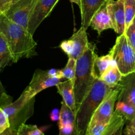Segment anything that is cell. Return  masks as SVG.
I'll return each instance as SVG.
<instances>
[{"instance_id": "4", "label": "cell", "mask_w": 135, "mask_h": 135, "mask_svg": "<svg viewBox=\"0 0 135 135\" xmlns=\"http://www.w3.org/2000/svg\"><path fill=\"white\" fill-rule=\"evenodd\" d=\"M111 89L100 79H95L90 90L75 112V134H86L94 112Z\"/></svg>"}, {"instance_id": "21", "label": "cell", "mask_w": 135, "mask_h": 135, "mask_svg": "<svg viewBox=\"0 0 135 135\" xmlns=\"http://www.w3.org/2000/svg\"><path fill=\"white\" fill-rule=\"evenodd\" d=\"M11 61H12V58L10 50L5 38L2 33L0 32V67L3 68Z\"/></svg>"}, {"instance_id": "30", "label": "cell", "mask_w": 135, "mask_h": 135, "mask_svg": "<svg viewBox=\"0 0 135 135\" xmlns=\"http://www.w3.org/2000/svg\"><path fill=\"white\" fill-rule=\"evenodd\" d=\"M48 73L50 76H52L54 78H58V79H64L63 76V73H62V70L59 69H50L47 71Z\"/></svg>"}, {"instance_id": "33", "label": "cell", "mask_w": 135, "mask_h": 135, "mask_svg": "<svg viewBox=\"0 0 135 135\" xmlns=\"http://www.w3.org/2000/svg\"><path fill=\"white\" fill-rule=\"evenodd\" d=\"M70 1H71V3H74L77 4V5H78V6L80 7L81 1H82V0H70Z\"/></svg>"}, {"instance_id": "13", "label": "cell", "mask_w": 135, "mask_h": 135, "mask_svg": "<svg viewBox=\"0 0 135 135\" xmlns=\"http://www.w3.org/2000/svg\"><path fill=\"white\" fill-rule=\"evenodd\" d=\"M90 26L99 34L107 29L113 30L112 21L107 10V0L93 15L90 22Z\"/></svg>"}, {"instance_id": "6", "label": "cell", "mask_w": 135, "mask_h": 135, "mask_svg": "<svg viewBox=\"0 0 135 135\" xmlns=\"http://www.w3.org/2000/svg\"><path fill=\"white\" fill-rule=\"evenodd\" d=\"M89 43L86 30L81 26L79 30L74 33L71 38L63 41L59 47L67 54L68 57L78 59L86 52Z\"/></svg>"}, {"instance_id": "27", "label": "cell", "mask_w": 135, "mask_h": 135, "mask_svg": "<svg viewBox=\"0 0 135 135\" xmlns=\"http://www.w3.org/2000/svg\"><path fill=\"white\" fill-rule=\"evenodd\" d=\"M59 134L60 135H70L75 134V128L72 125H67L59 127Z\"/></svg>"}, {"instance_id": "10", "label": "cell", "mask_w": 135, "mask_h": 135, "mask_svg": "<svg viewBox=\"0 0 135 135\" xmlns=\"http://www.w3.org/2000/svg\"><path fill=\"white\" fill-rule=\"evenodd\" d=\"M59 0H37L29 22L28 30L33 35L41 22L48 16Z\"/></svg>"}, {"instance_id": "3", "label": "cell", "mask_w": 135, "mask_h": 135, "mask_svg": "<svg viewBox=\"0 0 135 135\" xmlns=\"http://www.w3.org/2000/svg\"><path fill=\"white\" fill-rule=\"evenodd\" d=\"M95 48V45L89 43L86 52L76 59L74 81L75 112L97 79L93 69L94 59L96 56Z\"/></svg>"}, {"instance_id": "17", "label": "cell", "mask_w": 135, "mask_h": 135, "mask_svg": "<svg viewBox=\"0 0 135 135\" xmlns=\"http://www.w3.org/2000/svg\"><path fill=\"white\" fill-rule=\"evenodd\" d=\"M122 74L115 63H112L99 79L111 88H115L121 79Z\"/></svg>"}, {"instance_id": "31", "label": "cell", "mask_w": 135, "mask_h": 135, "mask_svg": "<svg viewBox=\"0 0 135 135\" xmlns=\"http://www.w3.org/2000/svg\"><path fill=\"white\" fill-rule=\"evenodd\" d=\"M50 119L53 121H59L60 118V111H58L57 109H54L52 112L50 113Z\"/></svg>"}, {"instance_id": "1", "label": "cell", "mask_w": 135, "mask_h": 135, "mask_svg": "<svg viewBox=\"0 0 135 135\" xmlns=\"http://www.w3.org/2000/svg\"><path fill=\"white\" fill-rule=\"evenodd\" d=\"M0 32L5 38L13 63H17L22 57L29 58L37 55V44L33 35L4 14L0 15Z\"/></svg>"}, {"instance_id": "23", "label": "cell", "mask_w": 135, "mask_h": 135, "mask_svg": "<svg viewBox=\"0 0 135 135\" xmlns=\"http://www.w3.org/2000/svg\"><path fill=\"white\" fill-rule=\"evenodd\" d=\"M75 65L76 59L71 57H68V61L64 68L62 69V73L64 79L66 80H74L75 76Z\"/></svg>"}, {"instance_id": "11", "label": "cell", "mask_w": 135, "mask_h": 135, "mask_svg": "<svg viewBox=\"0 0 135 135\" xmlns=\"http://www.w3.org/2000/svg\"><path fill=\"white\" fill-rule=\"evenodd\" d=\"M107 10L112 21L113 30L119 35L124 34L125 31L124 0H107Z\"/></svg>"}, {"instance_id": "28", "label": "cell", "mask_w": 135, "mask_h": 135, "mask_svg": "<svg viewBox=\"0 0 135 135\" xmlns=\"http://www.w3.org/2000/svg\"><path fill=\"white\" fill-rule=\"evenodd\" d=\"M128 122L129 123L124 131V134L127 135H135V117Z\"/></svg>"}, {"instance_id": "5", "label": "cell", "mask_w": 135, "mask_h": 135, "mask_svg": "<svg viewBox=\"0 0 135 135\" xmlns=\"http://www.w3.org/2000/svg\"><path fill=\"white\" fill-rule=\"evenodd\" d=\"M109 54L122 75L135 73V50L125 34H120Z\"/></svg>"}, {"instance_id": "25", "label": "cell", "mask_w": 135, "mask_h": 135, "mask_svg": "<svg viewBox=\"0 0 135 135\" xmlns=\"http://www.w3.org/2000/svg\"><path fill=\"white\" fill-rule=\"evenodd\" d=\"M124 34H125L130 44L135 50V17L128 27L125 29Z\"/></svg>"}, {"instance_id": "34", "label": "cell", "mask_w": 135, "mask_h": 135, "mask_svg": "<svg viewBox=\"0 0 135 135\" xmlns=\"http://www.w3.org/2000/svg\"><path fill=\"white\" fill-rule=\"evenodd\" d=\"M17 0H12V4L13 3H14L15 2H16V1H17Z\"/></svg>"}, {"instance_id": "8", "label": "cell", "mask_w": 135, "mask_h": 135, "mask_svg": "<svg viewBox=\"0 0 135 135\" xmlns=\"http://www.w3.org/2000/svg\"><path fill=\"white\" fill-rule=\"evenodd\" d=\"M119 94V88L118 86L110 90L94 112L89 123H103L107 124L115 111V102L117 100Z\"/></svg>"}, {"instance_id": "32", "label": "cell", "mask_w": 135, "mask_h": 135, "mask_svg": "<svg viewBox=\"0 0 135 135\" xmlns=\"http://www.w3.org/2000/svg\"><path fill=\"white\" fill-rule=\"evenodd\" d=\"M1 69H2V68L0 67V72H1ZM5 92H5V88H4L3 86L2 83H1V80H0V97H1V96H2L3 94L5 93Z\"/></svg>"}, {"instance_id": "7", "label": "cell", "mask_w": 135, "mask_h": 135, "mask_svg": "<svg viewBox=\"0 0 135 135\" xmlns=\"http://www.w3.org/2000/svg\"><path fill=\"white\" fill-rule=\"evenodd\" d=\"M37 0H17L4 13L11 21L28 30L29 22Z\"/></svg>"}, {"instance_id": "14", "label": "cell", "mask_w": 135, "mask_h": 135, "mask_svg": "<svg viewBox=\"0 0 135 135\" xmlns=\"http://www.w3.org/2000/svg\"><path fill=\"white\" fill-rule=\"evenodd\" d=\"M106 1L107 0H82L79 8L82 27L86 30L88 28L93 15Z\"/></svg>"}, {"instance_id": "12", "label": "cell", "mask_w": 135, "mask_h": 135, "mask_svg": "<svg viewBox=\"0 0 135 135\" xmlns=\"http://www.w3.org/2000/svg\"><path fill=\"white\" fill-rule=\"evenodd\" d=\"M117 86L119 88L117 101L135 105V73L123 75Z\"/></svg>"}, {"instance_id": "19", "label": "cell", "mask_w": 135, "mask_h": 135, "mask_svg": "<svg viewBox=\"0 0 135 135\" xmlns=\"http://www.w3.org/2000/svg\"><path fill=\"white\" fill-rule=\"evenodd\" d=\"M62 107L60 111V118L58 125L59 127L70 125L75 128V112L68 106L64 101L62 102Z\"/></svg>"}, {"instance_id": "2", "label": "cell", "mask_w": 135, "mask_h": 135, "mask_svg": "<svg viewBox=\"0 0 135 135\" xmlns=\"http://www.w3.org/2000/svg\"><path fill=\"white\" fill-rule=\"evenodd\" d=\"M34 102L35 97L30 98L25 91L15 102L6 92L3 94L0 97V108L7 116L9 128L2 134H17L19 127L33 115Z\"/></svg>"}, {"instance_id": "26", "label": "cell", "mask_w": 135, "mask_h": 135, "mask_svg": "<svg viewBox=\"0 0 135 135\" xmlns=\"http://www.w3.org/2000/svg\"><path fill=\"white\" fill-rule=\"evenodd\" d=\"M9 128V122L7 116L1 108H0V134H2Z\"/></svg>"}, {"instance_id": "35", "label": "cell", "mask_w": 135, "mask_h": 135, "mask_svg": "<svg viewBox=\"0 0 135 135\" xmlns=\"http://www.w3.org/2000/svg\"><path fill=\"white\" fill-rule=\"evenodd\" d=\"M0 15H1V14H0Z\"/></svg>"}, {"instance_id": "29", "label": "cell", "mask_w": 135, "mask_h": 135, "mask_svg": "<svg viewBox=\"0 0 135 135\" xmlns=\"http://www.w3.org/2000/svg\"><path fill=\"white\" fill-rule=\"evenodd\" d=\"M12 5V0H0V14H4Z\"/></svg>"}, {"instance_id": "15", "label": "cell", "mask_w": 135, "mask_h": 135, "mask_svg": "<svg viewBox=\"0 0 135 135\" xmlns=\"http://www.w3.org/2000/svg\"><path fill=\"white\" fill-rule=\"evenodd\" d=\"M74 80L60 82L56 85L58 92L62 96L65 104L75 112V96L74 91Z\"/></svg>"}, {"instance_id": "24", "label": "cell", "mask_w": 135, "mask_h": 135, "mask_svg": "<svg viewBox=\"0 0 135 135\" xmlns=\"http://www.w3.org/2000/svg\"><path fill=\"white\" fill-rule=\"evenodd\" d=\"M44 133L36 125L22 124L19 128L17 135H43Z\"/></svg>"}, {"instance_id": "22", "label": "cell", "mask_w": 135, "mask_h": 135, "mask_svg": "<svg viewBox=\"0 0 135 135\" xmlns=\"http://www.w3.org/2000/svg\"><path fill=\"white\" fill-rule=\"evenodd\" d=\"M124 9L126 29L135 17V0H124Z\"/></svg>"}, {"instance_id": "20", "label": "cell", "mask_w": 135, "mask_h": 135, "mask_svg": "<svg viewBox=\"0 0 135 135\" xmlns=\"http://www.w3.org/2000/svg\"><path fill=\"white\" fill-rule=\"evenodd\" d=\"M115 111L121 115L126 121H130L135 117V105L132 104L117 101L115 105Z\"/></svg>"}, {"instance_id": "9", "label": "cell", "mask_w": 135, "mask_h": 135, "mask_svg": "<svg viewBox=\"0 0 135 135\" xmlns=\"http://www.w3.org/2000/svg\"><path fill=\"white\" fill-rule=\"evenodd\" d=\"M60 80V79L50 76L47 71L37 69L34 72L29 85L24 91L29 98H32L43 90L56 86Z\"/></svg>"}, {"instance_id": "16", "label": "cell", "mask_w": 135, "mask_h": 135, "mask_svg": "<svg viewBox=\"0 0 135 135\" xmlns=\"http://www.w3.org/2000/svg\"><path fill=\"white\" fill-rule=\"evenodd\" d=\"M126 120L117 112L114 111L109 121L105 127L103 135H120L122 134L123 127Z\"/></svg>"}, {"instance_id": "18", "label": "cell", "mask_w": 135, "mask_h": 135, "mask_svg": "<svg viewBox=\"0 0 135 135\" xmlns=\"http://www.w3.org/2000/svg\"><path fill=\"white\" fill-rule=\"evenodd\" d=\"M113 62L109 54L101 57H98L96 55L93 63L94 73L96 77L99 79Z\"/></svg>"}]
</instances>
